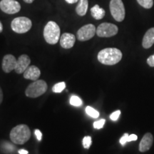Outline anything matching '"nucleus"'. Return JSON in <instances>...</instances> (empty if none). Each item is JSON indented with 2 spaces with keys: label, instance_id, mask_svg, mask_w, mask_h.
<instances>
[{
  "label": "nucleus",
  "instance_id": "nucleus-5",
  "mask_svg": "<svg viewBox=\"0 0 154 154\" xmlns=\"http://www.w3.org/2000/svg\"><path fill=\"white\" fill-rule=\"evenodd\" d=\"M32 22L30 19L25 17H19L14 19L11 23V29L17 34H24L32 28Z\"/></svg>",
  "mask_w": 154,
  "mask_h": 154
},
{
  "label": "nucleus",
  "instance_id": "nucleus-23",
  "mask_svg": "<svg viewBox=\"0 0 154 154\" xmlns=\"http://www.w3.org/2000/svg\"><path fill=\"white\" fill-rule=\"evenodd\" d=\"M92 140L91 136H85L83 138V146H84V149H88L90 148V146L91 145Z\"/></svg>",
  "mask_w": 154,
  "mask_h": 154
},
{
  "label": "nucleus",
  "instance_id": "nucleus-8",
  "mask_svg": "<svg viewBox=\"0 0 154 154\" xmlns=\"http://www.w3.org/2000/svg\"><path fill=\"white\" fill-rule=\"evenodd\" d=\"M96 34V29L94 24H88L83 26L77 32V38L81 42H86L93 38Z\"/></svg>",
  "mask_w": 154,
  "mask_h": 154
},
{
  "label": "nucleus",
  "instance_id": "nucleus-6",
  "mask_svg": "<svg viewBox=\"0 0 154 154\" xmlns=\"http://www.w3.org/2000/svg\"><path fill=\"white\" fill-rule=\"evenodd\" d=\"M109 8L111 15L116 22H121L124 21L126 11L122 0H111Z\"/></svg>",
  "mask_w": 154,
  "mask_h": 154
},
{
  "label": "nucleus",
  "instance_id": "nucleus-12",
  "mask_svg": "<svg viewBox=\"0 0 154 154\" xmlns=\"http://www.w3.org/2000/svg\"><path fill=\"white\" fill-rule=\"evenodd\" d=\"M60 45L63 49H71L74 47L75 42H76V37L74 34L70 33H64L61 36Z\"/></svg>",
  "mask_w": 154,
  "mask_h": 154
},
{
  "label": "nucleus",
  "instance_id": "nucleus-9",
  "mask_svg": "<svg viewBox=\"0 0 154 154\" xmlns=\"http://www.w3.org/2000/svg\"><path fill=\"white\" fill-rule=\"evenodd\" d=\"M0 9L6 14H14L20 11L21 5L15 0H1Z\"/></svg>",
  "mask_w": 154,
  "mask_h": 154
},
{
  "label": "nucleus",
  "instance_id": "nucleus-33",
  "mask_svg": "<svg viewBox=\"0 0 154 154\" xmlns=\"http://www.w3.org/2000/svg\"><path fill=\"white\" fill-rule=\"evenodd\" d=\"M34 1V0H24V2H26L27 4H32Z\"/></svg>",
  "mask_w": 154,
  "mask_h": 154
},
{
  "label": "nucleus",
  "instance_id": "nucleus-20",
  "mask_svg": "<svg viewBox=\"0 0 154 154\" xmlns=\"http://www.w3.org/2000/svg\"><path fill=\"white\" fill-rule=\"evenodd\" d=\"M66 88V84L65 82H60L55 84L52 88V91L54 93H61Z\"/></svg>",
  "mask_w": 154,
  "mask_h": 154
},
{
  "label": "nucleus",
  "instance_id": "nucleus-25",
  "mask_svg": "<svg viewBox=\"0 0 154 154\" xmlns=\"http://www.w3.org/2000/svg\"><path fill=\"white\" fill-rule=\"evenodd\" d=\"M120 115H121V111L117 110L111 113L110 116V119L113 121H117L118 120V119L119 118V116H120Z\"/></svg>",
  "mask_w": 154,
  "mask_h": 154
},
{
  "label": "nucleus",
  "instance_id": "nucleus-17",
  "mask_svg": "<svg viewBox=\"0 0 154 154\" xmlns=\"http://www.w3.org/2000/svg\"><path fill=\"white\" fill-rule=\"evenodd\" d=\"M106 11L103 8H101L98 5L94 6L91 9V14L96 20H100L105 16Z\"/></svg>",
  "mask_w": 154,
  "mask_h": 154
},
{
  "label": "nucleus",
  "instance_id": "nucleus-34",
  "mask_svg": "<svg viewBox=\"0 0 154 154\" xmlns=\"http://www.w3.org/2000/svg\"><path fill=\"white\" fill-rule=\"evenodd\" d=\"M3 31V25L2 24V22H0V33Z\"/></svg>",
  "mask_w": 154,
  "mask_h": 154
},
{
  "label": "nucleus",
  "instance_id": "nucleus-30",
  "mask_svg": "<svg viewBox=\"0 0 154 154\" xmlns=\"http://www.w3.org/2000/svg\"><path fill=\"white\" fill-rule=\"evenodd\" d=\"M3 101V91L2 90L1 87H0V104L2 103V102Z\"/></svg>",
  "mask_w": 154,
  "mask_h": 154
},
{
  "label": "nucleus",
  "instance_id": "nucleus-19",
  "mask_svg": "<svg viewBox=\"0 0 154 154\" xmlns=\"http://www.w3.org/2000/svg\"><path fill=\"white\" fill-rule=\"evenodd\" d=\"M137 2L145 9H151L153 5V0H137Z\"/></svg>",
  "mask_w": 154,
  "mask_h": 154
},
{
  "label": "nucleus",
  "instance_id": "nucleus-15",
  "mask_svg": "<svg viewBox=\"0 0 154 154\" xmlns=\"http://www.w3.org/2000/svg\"><path fill=\"white\" fill-rule=\"evenodd\" d=\"M154 44V27L149 29L146 32L142 41V46L144 49H149Z\"/></svg>",
  "mask_w": 154,
  "mask_h": 154
},
{
  "label": "nucleus",
  "instance_id": "nucleus-29",
  "mask_svg": "<svg viewBox=\"0 0 154 154\" xmlns=\"http://www.w3.org/2000/svg\"><path fill=\"white\" fill-rule=\"evenodd\" d=\"M138 139V136L135 134H131L128 136V142L130 141H134V140H136Z\"/></svg>",
  "mask_w": 154,
  "mask_h": 154
},
{
  "label": "nucleus",
  "instance_id": "nucleus-21",
  "mask_svg": "<svg viewBox=\"0 0 154 154\" xmlns=\"http://www.w3.org/2000/svg\"><path fill=\"white\" fill-rule=\"evenodd\" d=\"M83 101L79 96H72L70 99V104L74 106H81L82 105Z\"/></svg>",
  "mask_w": 154,
  "mask_h": 154
},
{
  "label": "nucleus",
  "instance_id": "nucleus-14",
  "mask_svg": "<svg viewBox=\"0 0 154 154\" xmlns=\"http://www.w3.org/2000/svg\"><path fill=\"white\" fill-rule=\"evenodd\" d=\"M41 75V72L39 69L36 66H29L26 71L24 72V78L26 79L32 80V81H36L39 78Z\"/></svg>",
  "mask_w": 154,
  "mask_h": 154
},
{
  "label": "nucleus",
  "instance_id": "nucleus-18",
  "mask_svg": "<svg viewBox=\"0 0 154 154\" xmlns=\"http://www.w3.org/2000/svg\"><path fill=\"white\" fill-rule=\"evenodd\" d=\"M85 111H86V113H87L89 116L92 117V118H94V119L99 118V111L95 110L94 108H92L91 106H87L86 108Z\"/></svg>",
  "mask_w": 154,
  "mask_h": 154
},
{
  "label": "nucleus",
  "instance_id": "nucleus-10",
  "mask_svg": "<svg viewBox=\"0 0 154 154\" xmlns=\"http://www.w3.org/2000/svg\"><path fill=\"white\" fill-rule=\"evenodd\" d=\"M31 63V59L26 54H22L18 58L17 61L16 67H15V72L17 74H22L26 69L29 66Z\"/></svg>",
  "mask_w": 154,
  "mask_h": 154
},
{
  "label": "nucleus",
  "instance_id": "nucleus-16",
  "mask_svg": "<svg viewBox=\"0 0 154 154\" xmlns=\"http://www.w3.org/2000/svg\"><path fill=\"white\" fill-rule=\"evenodd\" d=\"M88 0H79L76 7V14L80 17L86 15L88 10Z\"/></svg>",
  "mask_w": 154,
  "mask_h": 154
},
{
  "label": "nucleus",
  "instance_id": "nucleus-1",
  "mask_svg": "<svg viewBox=\"0 0 154 154\" xmlns=\"http://www.w3.org/2000/svg\"><path fill=\"white\" fill-rule=\"evenodd\" d=\"M122 52L116 48H106L98 54L97 59L100 63L104 65H115L122 59Z\"/></svg>",
  "mask_w": 154,
  "mask_h": 154
},
{
  "label": "nucleus",
  "instance_id": "nucleus-22",
  "mask_svg": "<svg viewBox=\"0 0 154 154\" xmlns=\"http://www.w3.org/2000/svg\"><path fill=\"white\" fill-rule=\"evenodd\" d=\"M14 146L8 142H5L2 144V149L5 151V153H11L14 150Z\"/></svg>",
  "mask_w": 154,
  "mask_h": 154
},
{
  "label": "nucleus",
  "instance_id": "nucleus-24",
  "mask_svg": "<svg viewBox=\"0 0 154 154\" xmlns=\"http://www.w3.org/2000/svg\"><path fill=\"white\" fill-rule=\"evenodd\" d=\"M105 119H101V120L96 121L94 123V127L96 129H101L105 124Z\"/></svg>",
  "mask_w": 154,
  "mask_h": 154
},
{
  "label": "nucleus",
  "instance_id": "nucleus-4",
  "mask_svg": "<svg viewBox=\"0 0 154 154\" xmlns=\"http://www.w3.org/2000/svg\"><path fill=\"white\" fill-rule=\"evenodd\" d=\"M47 88L48 86L46 82L44 80H36L27 86L25 94L28 97L34 99L43 95L47 91Z\"/></svg>",
  "mask_w": 154,
  "mask_h": 154
},
{
  "label": "nucleus",
  "instance_id": "nucleus-3",
  "mask_svg": "<svg viewBox=\"0 0 154 154\" xmlns=\"http://www.w3.org/2000/svg\"><path fill=\"white\" fill-rule=\"evenodd\" d=\"M44 37L49 44H56L60 39V28L57 23L50 21L44 29Z\"/></svg>",
  "mask_w": 154,
  "mask_h": 154
},
{
  "label": "nucleus",
  "instance_id": "nucleus-27",
  "mask_svg": "<svg viewBox=\"0 0 154 154\" xmlns=\"http://www.w3.org/2000/svg\"><path fill=\"white\" fill-rule=\"evenodd\" d=\"M147 63L151 67H154V54L150 56L147 59Z\"/></svg>",
  "mask_w": 154,
  "mask_h": 154
},
{
  "label": "nucleus",
  "instance_id": "nucleus-11",
  "mask_svg": "<svg viewBox=\"0 0 154 154\" xmlns=\"http://www.w3.org/2000/svg\"><path fill=\"white\" fill-rule=\"evenodd\" d=\"M17 59L11 54H7L3 58L2 66L3 71L5 73H10L11 71L14 70L16 67Z\"/></svg>",
  "mask_w": 154,
  "mask_h": 154
},
{
  "label": "nucleus",
  "instance_id": "nucleus-2",
  "mask_svg": "<svg viewBox=\"0 0 154 154\" xmlns=\"http://www.w3.org/2000/svg\"><path fill=\"white\" fill-rule=\"evenodd\" d=\"M9 136L11 140L14 144L22 145L29 140L31 131L28 126L25 124H20L11 129Z\"/></svg>",
  "mask_w": 154,
  "mask_h": 154
},
{
  "label": "nucleus",
  "instance_id": "nucleus-32",
  "mask_svg": "<svg viewBox=\"0 0 154 154\" xmlns=\"http://www.w3.org/2000/svg\"><path fill=\"white\" fill-rule=\"evenodd\" d=\"M19 154H28V151L24 149H20L19 151Z\"/></svg>",
  "mask_w": 154,
  "mask_h": 154
},
{
  "label": "nucleus",
  "instance_id": "nucleus-13",
  "mask_svg": "<svg viewBox=\"0 0 154 154\" xmlns=\"http://www.w3.org/2000/svg\"><path fill=\"white\" fill-rule=\"evenodd\" d=\"M153 142V136L151 133H146L142 138L139 143V151L140 152L148 151L151 149Z\"/></svg>",
  "mask_w": 154,
  "mask_h": 154
},
{
  "label": "nucleus",
  "instance_id": "nucleus-28",
  "mask_svg": "<svg viewBox=\"0 0 154 154\" xmlns=\"http://www.w3.org/2000/svg\"><path fill=\"white\" fill-rule=\"evenodd\" d=\"M34 134H35L36 136V138H37L38 140H42V132L40 131L38 129H36L34 131Z\"/></svg>",
  "mask_w": 154,
  "mask_h": 154
},
{
  "label": "nucleus",
  "instance_id": "nucleus-26",
  "mask_svg": "<svg viewBox=\"0 0 154 154\" xmlns=\"http://www.w3.org/2000/svg\"><path fill=\"white\" fill-rule=\"evenodd\" d=\"M128 134H125L124 136H122V137L120 139V143L121 144L122 146H125V144H126L127 142H128Z\"/></svg>",
  "mask_w": 154,
  "mask_h": 154
},
{
  "label": "nucleus",
  "instance_id": "nucleus-31",
  "mask_svg": "<svg viewBox=\"0 0 154 154\" xmlns=\"http://www.w3.org/2000/svg\"><path fill=\"white\" fill-rule=\"evenodd\" d=\"M65 1H66L68 4H71V5H72V4L78 2V1H79V0H65Z\"/></svg>",
  "mask_w": 154,
  "mask_h": 154
},
{
  "label": "nucleus",
  "instance_id": "nucleus-7",
  "mask_svg": "<svg viewBox=\"0 0 154 154\" xmlns=\"http://www.w3.org/2000/svg\"><path fill=\"white\" fill-rule=\"evenodd\" d=\"M119 28L116 25L111 23H102L96 29V34L99 37H111L117 34Z\"/></svg>",
  "mask_w": 154,
  "mask_h": 154
}]
</instances>
